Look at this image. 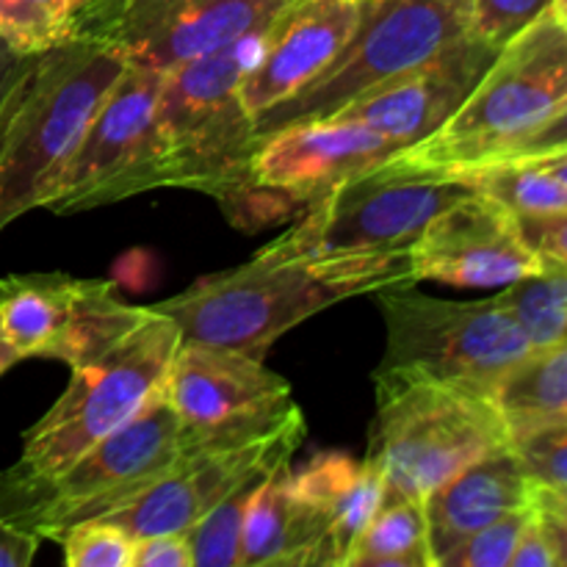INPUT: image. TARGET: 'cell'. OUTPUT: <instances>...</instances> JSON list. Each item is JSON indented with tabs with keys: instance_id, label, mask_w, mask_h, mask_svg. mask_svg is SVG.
<instances>
[{
	"instance_id": "obj_39",
	"label": "cell",
	"mask_w": 567,
	"mask_h": 567,
	"mask_svg": "<svg viewBox=\"0 0 567 567\" xmlns=\"http://www.w3.org/2000/svg\"><path fill=\"white\" fill-rule=\"evenodd\" d=\"M86 3H92V0H81V3H78L75 9H81V6H86ZM75 9H72V11H75Z\"/></svg>"
},
{
	"instance_id": "obj_8",
	"label": "cell",
	"mask_w": 567,
	"mask_h": 567,
	"mask_svg": "<svg viewBox=\"0 0 567 567\" xmlns=\"http://www.w3.org/2000/svg\"><path fill=\"white\" fill-rule=\"evenodd\" d=\"M385 319L382 371L426 377L491 396L498 377L529 352V341L496 297L452 302L413 282L374 291Z\"/></svg>"
},
{
	"instance_id": "obj_29",
	"label": "cell",
	"mask_w": 567,
	"mask_h": 567,
	"mask_svg": "<svg viewBox=\"0 0 567 567\" xmlns=\"http://www.w3.org/2000/svg\"><path fill=\"white\" fill-rule=\"evenodd\" d=\"M64 563L70 567H131L133 537L103 518H89L61 532Z\"/></svg>"
},
{
	"instance_id": "obj_11",
	"label": "cell",
	"mask_w": 567,
	"mask_h": 567,
	"mask_svg": "<svg viewBox=\"0 0 567 567\" xmlns=\"http://www.w3.org/2000/svg\"><path fill=\"white\" fill-rule=\"evenodd\" d=\"M161 72L125 64L66 158L42 208L70 216L122 203L153 188H169L164 147L155 125Z\"/></svg>"
},
{
	"instance_id": "obj_10",
	"label": "cell",
	"mask_w": 567,
	"mask_h": 567,
	"mask_svg": "<svg viewBox=\"0 0 567 567\" xmlns=\"http://www.w3.org/2000/svg\"><path fill=\"white\" fill-rule=\"evenodd\" d=\"M181 452L177 415L161 391L142 413L94 443L55 480L0 498V518L42 540H59L70 526L100 518L131 502L158 480Z\"/></svg>"
},
{
	"instance_id": "obj_18",
	"label": "cell",
	"mask_w": 567,
	"mask_h": 567,
	"mask_svg": "<svg viewBox=\"0 0 567 567\" xmlns=\"http://www.w3.org/2000/svg\"><path fill=\"white\" fill-rule=\"evenodd\" d=\"M393 153L396 147L380 133L358 122L327 116L280 127L258 142L249 175L255 186L308 208L338 183L374 169Z\"/></svg>"
},
{
	"instance_id": "obj_25",
	"label": "cell",
	"mask_w": 567,
	"mask_h": 567,
	"mask_svg": "<svg viewBox=\"0 0 567 567\" xmlns=\"http://www.w3.org/2000/svg\"><path fill=\"white\" fill-rule=\"evenodd\" d=\"M347 567H435L424 498H388L354 543Z\"/></svg>"
},
{
	"instance_id": "obj_38",
	"label": "cell",
	"mask_w": 567,
	"mask_h": 567,
	"mask_svg": "<svg viewBox=\"0 0 567 567\" xmlns=\"http://www.w3.org/2000/svg\"><path fill=\"white\" fill-rule=\"evenodd\" d=\"M116 3H122V0H92V3L81 6V9H75V11H72V14H81V11H97V9H109V6H116ZM70 20H72V17H70Z\"/></svg>"
},
{
	"instance_id": "obj_20",
	"label": "cell",
	"mask_w": 567,
	"mask_h": 567,
	"mask_svg": "<svg viewBox=\"0 0 567 567\" xmlns=\"http://www.w3.org/2000/svg\"><path fill=\"white\" fill-rule=\"evenodd\" d=\"M529 480L515 452L507 446L493 449L471 463L424 498L430 551L435 567L482 526L529 504Z\"/></svg>"
},
{
	"instance_id": "obj_34",
	"label": "cell",
	"mask_w": 567,
	"mask_h": 567,
	"mask_svg": "<svg viewBox=\"0 0 567 567\" xmlns=\"http://www.w3.org/2000/svg\"><path fill=\"white\" fill-rule=\"evenodd\" d=\"M131 567H194L186 532H161L133 540Z\"/></svg>"
},
{
	"instance_id": "obj_1",
	"label": "cell",
	"mask_w": 567,
	"mask_h": 567,
	"mask_svg": "<svg viewBox=\"0 0 567 567\" xmlns=\"http://www.w3.org/2000/svg\"><path fill=\"white\" fill-rule=\"evenodd\" d=\"M567 150V9L557 0L498 48L457 111L391 164L457 177L515 155Z\"/></svg>"
},
{
	"instance_id": "obj_40",
	"label": "cell",
	"mask_w": 567,
	"mask_h": 567,
	"mask_svg": "<svg viewBox=\"0 0 567 567\" xmlns=\"http://www.w3.org/2000/svg\"><path fill=\"white\" fill-rule=\"evenodd\" d=\"M78 3H81V0H72V9H75V6H78Z\"/></svg>"
},
{
	"instance_id": "obj_33",
	"label": "cell",
	"mask_w": 567,
	"mask_h": 567,
	"mask_svg": "<svg viewBox=\"0 0 567 567\" xmlns=\"http://www.w3.org/2000/svg\"><path fill=\"white\" fill-rule=\"evenodd\" d=\"M518 236L546 266H567V214L513 216Z\"/></svg>"
},
{
	"instance_id": "obj_37",
	"label": "cell",
	"mask_w": 567,
	"mask_h": 567,
	"mask_svg": "<svg viewBox=\"0 0 567 567\" xmlns=\"http://www.w3.org/2000/svg\"><path fill=\"white\" fill-rule=\"evenodd\" d=\"M17 363H20V354L11 349V343L6 341L3 332H0V377H3L6 371H9L11 365H17Z\"/></svg>"
},
{
	"instance_id": "obj_12",
	"label": "cell",
	"mask_w": 567,
	"mask_h": 567,
	"mask_svg": "<svg viewBox=\"0 0 567 567\" xmlns=\"http://www.w3.org/2000/svg\"><path fill=\"white\" fill-rule=\"evenodd\" d=\"M150 308L127 305L105 280L64 271L0 277V332L20 360L89 363L147 321Z\"/></svg>"
},
{
	"instance_id": "obj_22",
	"label": "cell",
	"mask_w": 567,
	"mask_h": 567,
	"mask_svg": "<svg viewBox=\"0 0 567 567\" xmlns=\"http://www.w3.org/2000/svg\"><path fill=\"white\" fill-rule=\"evenodd\" d=\"M288 468L271 471L252 493L244 515L241 567H324V529L293 496Z\"/></svg>"
},
{
	"instance_id": "obj_7",
	"label": "cell",
	"mask_w": 567,
	"mask_h": 567,
	"mask_svg": "<svg viewBox=\"0 0 567 567\" xmlns=\"http://www.w3.org/2000/svg\"><path fill=\"white\" fill-rule=\"evenodd\" d=\"M463 33H468V0H358V22L336 59L291 97L255 116V147L280 127L336 116Z\"/></svg>"
},
{
	"instance_id": "obj_21",
	"label": "cell",
	"mask_w": 567,
	"mask_h": 567,
	"mask_svg": "<svg viewBox=\"0 0 567 567\" xmlns=\"http://www.w3.org/2000/svg\"><path fill=\"white\" fill-rule=\"evenodd\" d=\"M291 491L324 529V567H347V557L385 502V482L369 460L347 452H319L288 468Z\"/></svg>"
},
{
	"instance_id": "obj_5",
	"label": "cell",
	"mask_w": 567,
	"mask_h": 567,
	"mask_svg": "<svg viewBox=\"0 0 567 567\" xmlns=\"http://www.w3.org/2000/svg\"><path fill=\"white\" fill-rule=\"evenodd\" d=\"M181 347L175 321L150 308L147 321L116 347L72 369L59 402L22 435V454L0 474V498L55 480L83 452L125 426L161 391Z\"/></svg>"
},
{
	"instance_id": "obj_36",
	"label": "cell",
	"mask_w": 567,
	"mask_h": 567,
	"mask_svg": "<svg viewBox=\"0 0 567 567\" xmlns=\"http://www.w3.org/2000/svg\"><path fill=\"white\" fill-rule=\"evenodd\" d=\"M39 543V535L0 518V567H28L37 557Z\"/></svg>"
},
{
	"instance_id": "obj_6",
	"label": "cell",
	"mask_w": 567,
	"mask_h": 567,
	"mask_svg": "<svg viewBox=\"0 0 567 567\" xmlns=\"http://www.w3.org/2000/svg\"><path fill=\"white\" fill-rule=\"evenodd\" d=\"M377 415L365 460L388 498H426L471 463L507 446L509 435L485 393L404 371H374Z\"/></svg>"
},
{
	"instance_id": "obj_17",
	"label": "cell",
	"mask_w": 567,
	"mask_h": 567,
	"mask_svg": "<svg viewBox=\"0 0 567 567\" xmlns=\"http://www.w3.org/2000/svg\"><path fill=\"white\" fill-rule=\"evenodd\" d=\"M496 53V44L468 31L404 75L371 89L336 116L380 133L396 150L410 147L435 133L463 105Z\"/></svg>"
},
{
	"instance_id": "obj_23",
	"label": "cell",
	"mask_w": 567,
	"mask_h": 567,
	"mask_svg": "<svg viewBox=\"0 0 567 567\" xmlns=\"http://www.w3.org/2000/svg\"><path fill=\"white\" fill-rule=\"evenodd\" d=\"M509 441L543 426L567 424V343L529 349L491 391Z\"/></svg>"
},
{
	"instance_id": "obj_27",
	"label": "cell",
	"mask_w": 567,
	"mask_h": 567,
	"mask_svg": "<svg viewBox=\"0 0 567 567\" xmlns=\"http://www.w3.org/2000/svg\"><path fill=\"white\" fill-rule=\"evenodd\" d=\"M277 471V468H275ZM271 474V471H269ZM269 474H258L238 485L230 496L210 507L194 526H188L186 537L192 546L194 567H241L244 546V515L252 493Z\"/></svg>"
},
{
	"instance_id": "obj_24",
	"label": "cell",
	"mask_w": 567,
	"mask_h": 567,
	"mask_svg": "<svg viewBox=\"0 0 567 567\" xmlns=\"http://www.w3.org/2000/svg\"><path fill=\"white\" fill-rule=\"evenodd\" d=\"M454 181L513 216L567 214V150L493 161Z\"/></svg>"
},
{
	"instance_id": "obj_9",
	"label": "cell",
	"mask_w": 567,
	"mask_h": 567,
	"mask_svg": "<svg viewBox=\"0 0 567 567\" xmlns=\"http://www.w3.org/2000/svg\"><path fill=\"white\" fill-rule=\"evenodd\" d=\"M468 188L454 177L380 166L338 183L302 219L258 252L275 258H338L408 249L446 205Z\"/></svg>"
},
{
	"instance_id": "obj_15",
	"label": "cell",
	"mask_w": 567,
	"mask_h": 567,
	"mask_svg": "<svg viewBox=\"0 0 567 567\" xmlns=\"http://www.w3.org/2000/svg\"><path fill=\"white\" fill-rule=\"evenodd\" d=\"M183 449L277 426L297 410L291 385L238 349L181 341L164 380Z\"/></svg>"
},
{
	"instance_id": "obj_28",
	"label": "cell",
	"mask_w": 567,
	"mask_h": 567,
	"mask_svg": "<svg viewBox=\"0 0 567 567\" xmlns=\"http://www.w3.org/2000/svg\"><path fill=\"white\" fill-rule=\"evenodd\" d=\"M72 0H0V39L20 53H42L70 37Z\"/></svg>"
},
{
	"instance_id": "obj_30",
	"label": "cell",
	"mask_w": 567,
	"mask_h": 567,
	"mask_svg": "<svg viewBox=\"0 0 567 567\" xmlns=\"http://www.w3.org/2000/svg\"><path fill=\"white\" fill-rule=\"evenodd\" d=\"M509 449L518 457L529 485L567 493V424L543 426L513 437Z\"/></svg>"
},
{
	"instance_id": "obj_35",
	"label": "cell",
	"mask_w": 567,
	"mask_h": 567,
	"mask_svg": "<svg viewBox=\"0 0 567 567\" xmlns=\"http://www.w3.org/2000/svg\"><path fill=\"white\" fill-rule=\"evenodd\" d=\"M37 55L39 53H20V50H14L0 39V131H3L6 116L14 105L22 81L28 78L31 66L37 64Z\"/></svg>"
},
{
	"instance_id": "obj_32",
	"label": "cell",
	"mask_w": 567,
	"mask_h": 567,
	"mask_svg": "<svg viewBox=\"0 0 567 567\" xmlns=\"http://www.w3.org/2000/svg\"><path fill=\"white\" fill-rule=\"evenodd\" d=\"M557 0H468V31L502 48Z\"/></svg>"
},
{
	"instance_id": "obj_3",
	"label": "cell",
	"mask_w": 567,
	"mask_h": 567,
	"mask_svg": "<svg viewBox=\"0 0 567 567\" xmlns=\"http://www.w3.org/2000/svg\"><path fill=\"white\" fill-rule=\"evenodd\" d=\"M264 33L183 61L161 72L155 125L169 188H192L219 199L236 221L282 210V194L255 186L249 175L252 116L241 103V78L264 50Z\"/></svg>"
},
{
	"instance_id": "obj_19",
	"label": "cell",
	"mask_w": 567,
	"mask_h": 567,
	"mask_svg": "<svg viewBox=\"0 0 567 567\" xmlns=\"http://www.w3.org/2000/svg\"><path fill=\"white\" fill-rule=\"evenodd\" d=\"M358 22V0H291L264 33L258 61L241 78L249 116L264 114L313 81L347 44Z\"/></svg>"
},
{
	"instance_id": "obj_16",
	"label": "cell",
	"mask_w": 567,
	"mask_h": 567,
	"mask_svg": "<svg viewBox=\"0 0 567 567\" xmlns=\"http://www.w3.org/2000/svg\"><path fill=\"white\" fill-rule=\"evenodd\" d=\"M415 280L460 288L507 286L548 269L518 236L509 210L465 192L441 210L410 244Z\"/></svg>"
},
{
	"instance_id": "obj_14",
	"label": "cell",
	"mask_w": 567,
	"mask_h": 567,
	"mask_svg": "<svg viewBox=\"0 0 567 567\" xmlns=\"http://www.w3.org/2000/svg\"><path fill=\"white\" fill-rule=\"evenodd\" d=\"M291 0H122L72 14L70 33L114 44L127 64L166 72L266 31Z\"/></svg>"
},
{
	"instance_id": "obj_31",
	"label": "cell",
	"mask_w": 567,
	"mask_h": 567,
	"mask_svg": "<svg viewBox=\"0 0 567 567\" xmlns=\"http://www.w3.org/2000/svg\"><path fill=\"white\" fill-rule=\"evenodd\" d=\"M526 520H529V504L465 537L454 551L443 557L441 567H509Z\"/></svg>"
},
{
	"instance_id": "obj_26",
	"label": "cell",
	"mask_w": 567,
	"mask_h": 567,
	"mask_svg": "<svg viewBox=\"0 0 567 567\" xmlns=\"http://www.w3.org/2000/svg\"><path fill=\"white\" fill-rule=\"evenodd\" d=\"M496 302L513 316L532 349L567 343V266H548L507 282Z\"/></svg>"
},
{
	"instance_id": "obj_2",
	"label": "cell",
	"mask_w": 567,
	"mask_h": 567,
	"mask_svg": "<svg viewBox=\"0 0 567 567\" xmlns=\"http://www.w3.org/2000/svg\"><path fill=\"white\" fill-rule=\"evenodd\" d=\"M404 282H419L410 247L338 258H275L255 252L247 264L203 277L183 293L150 308L175 321L181 341L264 358L282 332L310 316L349 297Z\"/></svg>"
},
{
	"instance_id": "obj_13",
	"label": "cell",
	"mask_w": 567,
	"mask_h": 567,
	"mask_svg": "<svg viewBox=\"0 0 567 567\" xmlns=\"http://www.w3.org/2000/svg\"><path fill=\"white\" fill-rule=\"evenodd\" d=\"M305 415L293 410L264 432L183 449L175 463L122 507L100 515L138 540L161 532H186L238 485L291 463L305 441Z\"/></svg>"
},
{
	"instance_id": "obj_4",
	"label": "cell",
	"mask_w": 567,
	"mask_h": 567,
	"mask_svg": "<svg viewBox=\"0 0 567 567\" xmlns=\"http://www.w3.org/2000/svg\"><path fill=\"white\" fill-rule=\"evenodd\" d=\"M125 64L114 44L83 33L37 55L0 131V233L42 208Z\"/></svg>"
}]
</instances>
